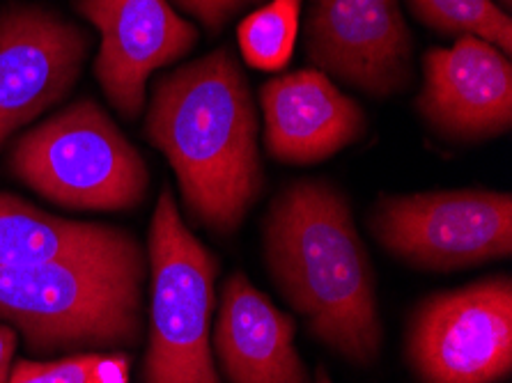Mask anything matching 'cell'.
Wrapping results in <instances>:
<instances>
[{
    "instance_id": "obj_16",
    "label": "cell",
    "mask_w": 512,
    "mask_h": 383,
    "mask_svg": "<svg viewBox=\"0 0 512 383\" xmlns=\"http://www.w3.org/2000/svg\"><path fill=\"white\" fill-rule=\"evenodd\" d=\"M301 0H269L239 23L237 39L246 65L278 72L290 62L299 33Z\"/></svg>"
},
{
    "instance_id": "obj_15",
    "label": "cell",
    "mask_w": 512,
    "mask_h": 383,
    "mask_svg": "<svg viewBox=\"0 0 512 383\" xmlns=\"http://www.w3.org/2000/svg\"><path fill=\"white\" fill-rule=\"evenodd\" d=\"M411 14L446 37H478L512 53V19L494 0H409Z\"/></svg>"
},
{
    "instance_id": "obj_13",
    "label": "cell",
    "mask_w": 512,
    "mask_h": 383,
    "mask_svg": "<svg viewBox=\"0 0 512 383\" xmlns=\"http://www.w3.org/2000/svg\"><path fill=\"white\" fill-rule=\"evenodd\" d=\"M297 324L253 287L246 273L226 280L214 349L230 383H310L294 347Z\"/></svg>"
},
{
    "instance_id": "obj_18",
    "label": "cell",
    "mask_w": 512,
    "mask_h": 383,
    "mask_svg": "<svg viewBox=\"0 0 512 383\" xmlns=\"http://www.w3.org/2000/svg\"><path fill=\"white\" fill-rule=\"evenodd\" d=\"M173 3L216 35L235 14L251 5H260L262 0H173Z\"/></svg>"
},
{
    "instance_id": "obj_14",
    "label": "cell",
    "mask_w": 512,
    "mask_h": 383,
    "mask_svg": "<svg viewBox=\"0 0 512 383\" xmlns=\"http://www.w3.org/2000/svg\"><path fill=\"white\" fill-rule=\"evenodd\" d=\"M131 244H136V237L122 228L65 221L26 200L0 193V269L111 253Z\"/></svg>"
},
{
    "instance_id": "obj_19",
    "label": "cell",
    "mask_w": 512,
    "mask_h": 383,
    "mask_svg": "<svg viewBox=\"0 0 512 383\" xmlns=\"http://www.w3.org/2000/svg\"><path fill=\"white\" fill-rule=\"evenodd\" d=\"M17 349V333L10 326L0 324V383H5L10 377V363Z\"/></svg>"
},
{
    "instance_id": "obj_7",
    "label": "cell",
    "mask_w": 512,
    "mask_h": 383,
    "mask_svg": "<svg viewBox=\"0 0 512 383\" xmlns=\"http://www.w3.org/2000/svg\"><path fill=\"white\" fill-rule=\"evenodd\" d=\"M407 358L423 383H496L510 377V278L492 276L423 299L409 319Z\"/></svg>"
},
{
    "instance_id": "obj_9",
    "label": "cell",
    "mask_w": 512,
    "mask_h": 383,
    "mask_svg": "<svg viewBox=\"0 0 512 383\" xmlns=\"http://www.w3.org/2000/svg\"><path fill=\"white\" fill-rule=\"evenodd\" d=\"M414 39L398 0H310L306 56L370 97L400 95L414 81Z\"/></svg>"
},
{
    "instance_id": "obj_11",
    "label": "cell",
    "mask_w": 512,
    "mask_h": 383,
    "mask_svg": "<svg viewBox=\"0 0 512 383\" xmlns=\"http://www.w3.org/2000/svg\"><path fill=\"white\" fill-rule=\"evenodd\" d=\"M423 120L448 140L503 136L512 124L510 58L478 37H457L451 49L423 56Z\"/></svg>"
},
{
    "instance_id": "obj_5",
    "label": "cell",
    "mask_w": 512,
    "mask_h": 383,
    "mask_svg": "<svg viewBox=\"0 0 512 383\" xmlns=\"http://www.w3.org/2000/svg\"><path fill=\"white\" fill-rule=\"evenodd\" d=\"M150 262L152 328L143 383H221L209 338L219 260L186 230L170 186L154 207Z\"/></svg>"
},
{
    "instance_id": "obj_2",
    "label": "cell",
    "mask_w": 512,
    "mask_h": 383,
    "mask_svg": "<svg viewBox=\"0 0 512 383\" xmlns=\"http://www.w3.org/2000/svg\"><path fill=\"white\" fill-rule=\"evenodd\" d=\"M265 257L315 340L356 365L377 361L375 273L343 191L322 179L285 186L265 218Z\"/></svg>"
},
{
    "instance_id": "obj_20",
    "label": "cell",
    "mask_w": 512,
    "mask_h": 383,
    "mask_svg": "<svg viewBox=\"0 0 512 383\" xmlns=\"http://www.w3.org/2000/svg\"><path fill=\"white\" fill-rule=\"evenodd\" d=\"M315 383H331L329 374H327V370H324V367H320V370H317V381Z\"/></svg>"
},
{
    "instance_id": "obj_12",
    "label": "cell",
    "mask_w": 512,
    "mask_h": 383,
    "mask_svg": "<svg viewBox=\"0 0 512 383\" xmlns=\"http://www.w3.org/2000/svg\"><path fill=\"white\" fill-rule=\"evenodd\" d=\"M271 159L310 166L366 134V113L320 69L276 76L260 88Z\"/></svg>"
},
{
    "instance_id": "obj_10",
    "label": "cell",
    "mask_w": 512,
    "mask_h": 383,
    "mask_svg": "<svg viewBox=\"0 0 512 383\" xmlns=\"http://www.w3.org/2000/svg\"><path fill=\"white\" fill-rule=\"evenodd\" d=\"M74 10L102 35L97 81L129 122L143 113L150 76L175 65L198 42V28L168 0H74Z\"/></svg>"
},
{
    "instance_id": "obj_21",
    "label": "cell",
    "mask_w": 512,
    "mask_h": 383,
    "mask_svg": "<svg viewBox=\"0 0 512 383\" xmlns=\"http://www.w3.org/2000/svg\"><path fill=\"white\" fill-rule=\"evenodd\" d=\"M503 3V10H510V5H512V0H501Z\"/></svg>"
},
{
    "instance_id": "obj_17",
    "label": "cell",
    "mask_w": 512,
    "mask_h": 383,
    "mask_svg": "<svg viewBox=\"0 0 512 383\" xmlns=\"http://www.w3.org/2000/svg\"><path fill=\"white\" fill-rule=\"evenodd\" d=\"M5 383H129L127 354H83L62 361H17Z\"/></svg>"
},
{
    "instance_id": "obj_3",
    "label": "cell",
    "mask_w": 512,
    "mask_h": 383,
    "mask_svg": "<svg viewBox=\"0 0 512 383\" xmlns=\"http://www.w3.org/2000/svg\"><path fill=\"white\" fill-rule=\"evenodd\" d=\"M141 246L0 269V319L23 333L33 354L124 347L141 340Z\"/></svg>"
},
{
    "instance_id": "obj_8",
    "label": "cell",
    "mask_w": 512,
    "mask_h": 383,
    "mask_svg": "<svg viewBox=\"0 0 512 383\" xmlns=\"http://www.w3.org/2000/svg\"><path fill=\"white\" fill-rule=\"evenodd\" d=\"M90 35L49 7H0V147L79 81Z\"/></svg>"
},
{
    "instance_id": "obj_4",
    "label": "cell",
    "mask_w": 512,
    "mask_h": 383,
    "mask_svg": "<svg viewBox=\"0 0 512 383\" xmlns=\"http://www.w3.org/2000/svg\"><path fill=\"white\" fill-rule=\"evenodd\" d=\"M7 168L28 189L67 209H136L150 186L141 152L88 97L14 140Z\"/></svg>"
},
{
    "instance_id": "obj_1",
    "label": "cell",
    "mask_w": 512,
    "mask_h": 383,
    "mask_svg": "<svg viewBox=\"0 0 512 383\" xmlns=\"http://www.w3.org/2000/svg\"><path fill=\"white\" fill-rule=\"evenodd\" d=\"M143 131L175 170L193 221L235 232L265 191L258 117L237 58L216 49L161 76Z\"/></svg>"
},
{
    "instance_id": "obj_6",
    "label": "cell",
    "mask_w": 512,
    "mask_h": 383,
    "mask_svg": "<svg viewBox=\"0 0 512 383\" xmlns=\"http://www.w3.org/2000/svg\"><path fill=\"white\" fill-rule=\"evenodd\" d=\"M368 228L411 267L467 269L512 253V195L487 189L382 195Z\"/></svg>"
}]
</instances>
